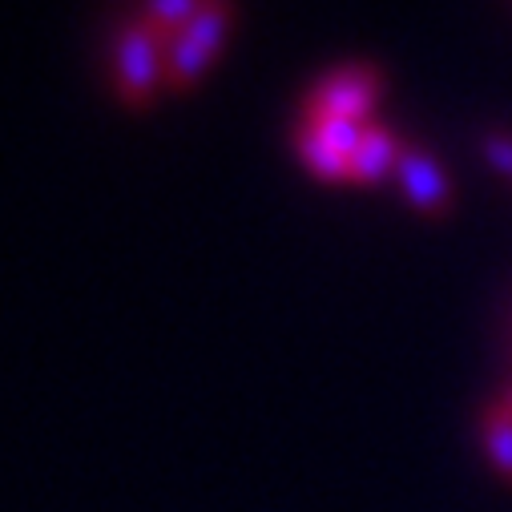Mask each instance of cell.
<instances>
[{"mask_svg": "<svg viewBox=\"0 0 512 512\" xmlns=\"http://www.w3.org/2000/svg\"><path fill=\"white\" fill-rule=\"evenodd\" d=\"M113 93L130 113L150 109L166 93V37L142 17L125 21L113 37Z\"/></svg>", "mask_w": 512, "mask_h": 512, "instance_id": "obj_1", "label": "cell"}, {"mask_svg": "<svg viewBox=\"0 0 512 512\" xmlns=\"http://www.w3.org/2000/svg\"><path fill=\"white\" fill-rule=\"evenodd\" d=\"M234 21H238L234 0H210L190 25H182L166 41V93L182 97L210 73V65L226 49V37L234 33Z\"/></svg>", "mask_w": 512, "mask_h": 512, "instance_id": "obj_2", "label": "cell"}, {"mask_svg": "<svg viewBox=\"0 0 512 512\" xmlns=\"http://www.w3.org/2000/svg\"><path fill=\"white\" fill-rule=\"evenodd\" d=\"M383 97V73L371 61L331 69L303 101V117H343V121H371V109Z\"/></svg>", "mask_w": 512, "mask_h": 512, "instance_id": "obj_3", "label": "cell"}, {"mask_svg": "<svg viewBox=\"0 0 512 512\" xmlns=\"http://www.w3.org/2000/svg\"><path fill=\"white\" fill-rule=\"evenodd\" d=\"M396 178H400V190H404L408 206H412L416 214H424L428 222H444V218L452 214V206H456V190H452L444 166H440L428 150L408 146L404 158H400Z\"/></svg>", "mask_w": 512, "mask_h": 512, "instance_id": "obj_4", "label": "cell"}, {"mask_svg": "<svg viewBox=\"0 0 512 512\" xmlns=\"http://www.w3.org/2000/svg\"><path fill=\"white\" fill-rule=\"evenodd\" d=\"M404 150H408V142L396 130H388V125H379V121H367L363 142H359V150L351 158V186L375 190L388 178H396Z\"/></svg>", "mask_w": 512, "mask_h": 512, "instance_id": "obj_5", "label": "cell"}, {"mask_svg": "<svg viewBox=\"0 0 512 512\" xmlns=\"http://www.w3.org/2000/svg\"><path fill=\"white\" fill-rule=\"evenodd\" d=\"M295 154H299V162L307 166V174H315L319 182H331V186L351 182V158H343L335 146H327L323 134L311 130L307 121L295 130Z\"/></svg>", "mask_w": 512, "mask_h": 512, "instance_id": "obj_6", "label": "cell"}, {"mask_svg": "<svg viewBox=\"0 0 512 512\" xmlns=\"http://www.w3.org/2000/svg\"><path fill=\"white\" fill-rule=\"evenodd\" d=\"M480 436H484V448H488V460L492 468L512 484V412L508 408H488L484 420H480Z\"/></svg>", "mask_w": 512, "mask_h": 512, "instance_id": "obj_7", "label": "cell"}, {"mask_svg": "<svg viewBox=\"0 0 512 512\" xmlns=\"http://www.w3.org/2000/svg\"><path fill=\"white\" fill-rule=\"evenodd\" d=\"M206 5H210V0H142V13H138V17L170 41V37H174L182 25H190Z\"/></svg>", "mask_w": 512, "mask_h": 512, "instance_id": "obj_8", "label": "cell"}, {"mask_svg": "<svg viewBox=\"0 0 512 512\" xmlns=\"http://www.w3.org/2000/svg\"><path fill=\"white\" fill-rule=\"evenodd\" d=\"M303 121L311 125V130H319L323 142L335 146L343 158H355V150L363 142V130H367L363 121H343V117H303Z\"/></svg>", "mask_w": 512, "mask_h": 512, "instance_id": "obj_9", "label": "cell"}, {"mask_svg": "<svg viewBox=\"0 0 512 512\" xmlns=\"http://www.w3.org/2000/svg\"><path fill=\"white\" fill-rule=\"evenodd\" d=\"M480 154L488 158L492 170H500L508 182H512V134L508 130H492L480 138Z\"/></svg>", "mask_w": 512, "mask_h": 512, "instance_id": "obj_10", "label": "cell"}, {"mask_svg": "<svg viewBox=\"0 0 512 512\" xmlns=\"http://www.w3.org/2000/svg\"><path fill=\"white\" fill-rule=\"evenodd\" d=\"M500 408H508V412H512V388H508V392L500 396Z\"/></svg>", "mask_w": 512, "mask_h": 512, "instance_id": "obj_11", "label": "cell"}]
</instances>
